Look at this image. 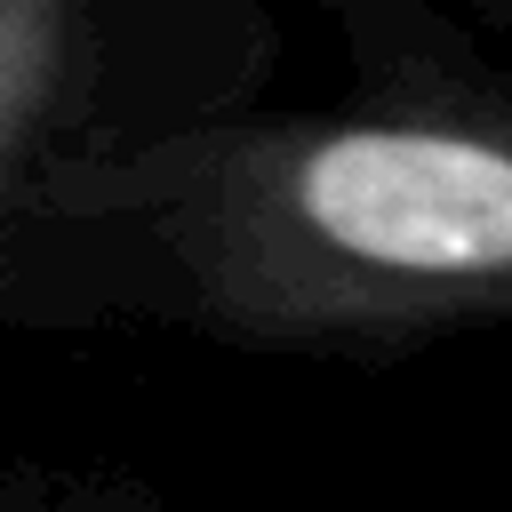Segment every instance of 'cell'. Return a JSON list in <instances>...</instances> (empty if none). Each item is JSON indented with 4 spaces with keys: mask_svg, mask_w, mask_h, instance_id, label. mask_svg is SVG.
Returning a JSON list of instances; mask_svg holds the SVG:
<instances>
[{
    "mask_svg": "<svg viewBox=\"0 0 512 512\" xmlns=\"http://www.w3.org/2000/svg\"><path fill=\"white\" fill-rule=\"evenodd\" d=\"M360 80L312 112H232L104 160L48 256L136 272V304L248 352H408L512 328V80L384 48L344 0Z\"/></svg>",
    "mask_w": 512,
    "mask_h": 512,
    "instance_id": "6da1fadb",
    "label": "cell"
},
{
    "mask_svg": "<svg viewBox=\"0 0 512 512\" xmlns=\"http://www.w3.org/2000/svg\"><path fill=\"white\" fill-rule=\"evenodd\" d=\"M112 96V0H0V264L48 256L80 176L152 144Z\"/></svg>",
    "mask_w": 512,
    "mask_h": 512,
    "instance_id": "7a4b0ae2",
    "label": "cell"
},
{
    "mask_svg": "<svg viewBox=\"0 0 512 512\" xmlns=\"http://www.w3.org/2000/svg\"><path fill=\"white\" fill-rule=\"evenodd\" d=\"M464 8H480L488 24H504V32H512V0H464Z\"/></svg>",
    "mask_w": 512,
    "mask_h": 512,
    "instance_id": "3957f363",
    "label": "cell"
}]
</instances>
